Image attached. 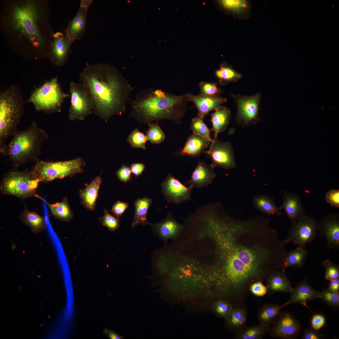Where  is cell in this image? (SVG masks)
Masks as SVG:
<instances>
[{
    "label": "cell",
    "instance_id": "6da1fadb",
    "mask_svg": "<svg viewBox=\"0 0 339 339\" xmlns=\"http://www.w3.org/2000/svg\"><path fill=\"white\" fill-rule=\"evenodd\" d=\"M269 222L260 216L246 220L229 217L218 227L223 247L216 286L234 305L244 304L251 284L282 268L288 241L280 239Z\"/></svg>",
    "mask_w": 339,
    "mask_h": 339
},
{
    "label": "cell",
    "instance_id": "7a4b0ae2",
    "mask_svg": "<svg viewBox=\"0 0 339 339\" xmlns=\"http://www.w3.org/2000/svg\"><path fill=\"white\" fill-rule=\"evenodd\" d=\"M0 30L8 47L27 60L47 57L54 33L48 0H2Z\"/></svg>",
    "mask_w": 339,
    "mask_h": 339
},
{
    "label": "cell",
    "instance_id": "3957f363",
    "mask_svg": "<svg viewBox=\"0 0 339 339\" xmlns=\"http://www.w3.org/2000/svg\"><path fill=\"white\" fill-rule=\"evenodd\" d=\"M79 78L90 96L93 111L100 118L106 122L111 116L126 111L133 89L117 68L107 63L86 62Z\"/></svg>",
    "mask_w": 339,
    "mask_h": 339
},
{
    "label": "cell",
    "instance_id": "277c9868",
    "mask_svg": "<svg viewBox=\"0 0 339 339\" xmlns=\"http://www.w3.org/2000/svg\"><path fill=\"white\" fill-rule=\"evenodd\" d=\"M188 95L189 93L177 95L160 89H146L131 101V116L140 123L168 119L179 124L186 112Z\"/></svg>",
    "mask_w": 339,
    "mask_h": 339
},
{
    "label": "cell",
    "instance_id": "5b68a950",
    "mask_svg": "<svg viewBox=\"0 0 339 339\" xmlns=\"http://www.w3.org/2000/svg\"><path fill=\"white\" fill-rule=\"evenodd\" d=\"M13 136L10 143L0 151L8 157L15 169L29 162H35L41 154L42 144L49 137L34 121L27 129L18 130Z\"/></svg>",
    "mask_w": 339,
    "mask_h": 339
},
{
    "label": "cell",
    "instance_id": "8992f818",
    "mask_svg": "<svg viewBox=\"0 0 339 339\" xmlns=\"http://www.w3.org/2000/svg\"><path fill=\"white\" fill-rule=\"evenodd\" d=\"M24 102L19 88L11 86L0 92V150L8 138L18 130L24 113Z\"/></svg>",
    "mask_w": 339,
    "mask_h": 339
},
{
    "label": "cell",
    "instance_id": "52a82bcc",
    "mask_svg": "<svg viewBox=\"0 0 339 339\" xmlns=\"http://www.w3.org/2000/svg\"><path fill=\"white\" fill-rule=\"evenodd\" d=\"M70 95L62 91L55 77L35 90L28 101L36 110L51 114L61 111L65 99Z\"/></svg>",
    "mask_w": 339,
    "mask_h": 339
},
{
    "label": "cell",
    "instance_id": "ba28073f",
    "mask_svg": "<svg viewBox=\"0 0 339 339\" xmlns=\"http://www.w3.org/2000/svg\"><path fill=\"white\" fill-rule=\"evenodd\" d=\"M30 171L33 176L40 182H46L81 173L83 171L84 161L79 157L58 162H48L38 159Z\"/></svg>",
    "mask_w": 339,
    "mask_h": 339
},
{
    "label": "cell",
    "instance_id": "9c48e42d",
    "mask_svg": "<svg viewBox=\"0 0 339 339\" xmlns=\"http://www.w3.org/2000/svg\"><path fill=\"white\" fill-rule=\"evenodd\" d=\"M34 178L30 171L13 169L3 176L0 185L1 193L16 196L22 200L37 196V189L40 182Z\"/></svg>",
    "mask_w": 339,
    "mask_h": 339
},
{
    "label": "cell",
    "instance_id": "30bf717a",
    "mask_svg": "<svg viewBox=\"0 0 339 339\" xmlns=\"http://www.w3.org/2000/svg\"><path fill=\"white\" fill-rule=\"evenodd\" d=\"M71 105L68 110L70 120H84L93 110L90 96L82 83L72 81L69 85Z\"/></svg>",
    "mask_w": 339,
    "mask_h": 339
},
{
    "label": "cell",
    "instance_id": "8fae6325",
    "mask_svg": "<svg viewBox=\"0 0 339 339\" xmlns=\"http://www.w3.org/2000/svg\"><path fill=\"white\" fill-rule=\"evenodd\" d=\"M319 222L313 217L304 214L290 227L287 238L289 243L305 247L312 242L318 232Z\"/></svg>",
    "mask_w": 339,
    "mask_h": 339
},
{
    "label": "cell",
    "instance_id": "7c38bea8",
    "mask_svg": "<svg viewBox=\"0 0 339 339\" xmlns=\"http://www.w3.org/2000/svg\"><path fill=\"white\" fill-rule=\"evenodd\" d=\"M237 107L236 120L244 126L255 125L259 120V111L261 99L259 93L247 96L231 94Z\"/></svg>",
    "mask_w": 339,
    "mask_h": 339
},
{
    "label": "cell",
    "instance_id": "4fadbf2b",
    "mask_svg": "<svg viewBox=\"0 0 339 339\" xmlns=\"http://www.w3.org/2000/svg\"><path fill=\"white\" fill-rule=\"evenodd\" d=\"M73 42L64 31L54 32L51 39L46 57L56 67L64 66L72 52L71 47Z\"/></svg>",
    "mask_w": 339,
    "mask_h": 339
},
{
    "label": "cell",
    "instance_id": "5bb4252c",
    "mask_svg": "<svg viewBox=\"0 0 339 339\" xmlns=\"http://www.w3.org/2000/svg\"><path fill=\"white\" fill-rule=\"evenodd\" d=\"M269 328L272 337L283 339L297 338L301 331V326L298 320L288 311L280 312Z\"/></svg>",
    "mask_w": 339,
    "mask_h": 339
},
{
    "label": "cell",
    "instance_id": "9a60e30c",
    "mask_svg": "<svg viewBox=\"0 0 339 339\" xmlns=\"http://www.w3.org/2000/svg\"><path fill=\"white\" fill-rule=\"evenodd\" d=\"M204 152L211 157V164L214 168L218 167L228 170L236 166L234 151L230 142H221L217 137L213 139L208 151Z\"/></svg>",
    "mask_w": 339,
    "mask_h": 339
},
{
    "label": "cell",
    "instance_id": "2e32d148",
    "mask_svg": "<svg viewBox=\"0 0 339 339\" xmlns=\"http://www.w3.org/2000/svg\"><path fill=\"white\" fill-rule=\"evenodd\" d=\"M163 194L169 202L179 204L191 199V189L169 174L161 183Z\"/></svg>",
    "mask_w": 339,
    "mask_h": 339
},
{
    "label": "cell",
    "instance_id": "e0dca14e",
    "mask_svg": "<svg viewBox=\"0 0 339 339\" xmlns=\"http://www.w3.org/2000/svg\"><path fill=\"white\" fill-rule=\"evenodd\" d=\"M320 235L326 238V247L330 250L339 249V215L330 213L325 215L319 223Z\"/></svg>",
    "mask_w": 339,
    "mask_h": 339
},
{
    "label": "cell",
    "instance_id": "ac0fdd59",
    "mask_svg": "<svg viewBox=\"0 0 339 339\" xmlns=\"http://www.w3.org/2000/svg\"><path fill=\"white\" fill-rule=\"evenodd\" d=\"M214 168L211 164L198 161V164L192 173L190 179L186 184L191 189L194 187L201 189L212 183L216 176Z\"/></svg>",
    "mask_w": 339,
    "mask_h": 339
},
{
    "label": "cell",
    "instance_id": "d6986e66",
    "mask_svg": "<svg viewBox=\"0 0 339 339\" xmlns=\"http://www.w3.org/2000/svg\"><path fill=\"white\" fill-rule=\"evenodd\" d=\"M189 101L193 102L198 111V116L202 119L209 112L215 110L227 101V99L219 95H207L199 94L195 95L189 93Z\"/></svg>",
    "mask_w": 339,
    "mask_h": 339
},
{
    "label": "cell",
    "instance_id": "ffe728a7",
    "mask_svg": "<svg viewBox=\"0 0 339 339\" xmlns=\"http://www.w3.org/2000/svg\"><path fill=\"white\" fill-rule=\"evenodd\" d=\"M281 207L284 210L288 218L293 223L305 214V210L302 203L300 197L294 192L284 191L282 204Z\"/></svg>",
    "mask_w": 339,
    "mask_h": 339
},
{
    "label": "cell",
    "instance_id": "44dd1931",
    "mask_svg": "<svg viewBox=\"0 0 339 339\" xmlns=\"http://www.w3.org/2000/svg\"><path fill=\"white\" fill-rule=\"evenodd\" d=\"M88 9L79 7L75 15L68 22L64 30L73 41L81 39L85 31Z\"/></svg>",
    "mask_w": 339,
    "mask_h": 339
},
{
    "label": "cell",
    "instance_id": "7402d4cb",
    "mask_svg": "<svg viewBox=\"0 0 339 339\" xmlns=\"http://www.w3.org/2000/svg\"><path fill=\"white\" fill-rule=\"evenodd\" d=\"M318 293L304 278L293 288L290 299L286 303L287 305L290 304H299L308 307L307 302L318 298Z\"/></svg>",
    "mask_w": 339,
    "mask_h": 339
},
{
    "label": "cell",
    "instance_id": "603a6c76",
    "mask_svg": "<svg viewBox=\"0 0 339 339\" xmlns=\"http://www.w3.org/2000/svg\"><path fill=\"white\" fill-rule=\"evenodd\" d=\"M282 269L273 272L266 280V287L269 294L277 292L291 293L293 290L289 280Z\"/></svg>",
    "mask_w": 339,
    "mask_h": 339
},
{
    "label": "cell",
    "instance_id": "cb8c5ba5",
    "mask_svg": "<svg viewBox=\"0 0 339 339\" xmlns=\"http://www.w3.org/2000/svg\"><path fill=\"white\" fill-rule=\"evenodd\" d=\"M102 182L101 176H96L84 188L80 191L79 195L81 203L87 209L94 210Z\"/></svg>",
    "mask_w": 339,
    "mask_h": 339
},
{
    "label": "cell",
    "instance_id": "d4e9b609",
    "mask_svg": "<svg viewBox=\"0 0 339 339\" xmlns=\"http://www.w3.org/2000/svg\"><path fill=\"white\" fill-rule=\"evenodd\" d=\"M210 143L207 139L193 132L189 137L184 147L179 153L181 155L198 157L208 147Z\"/></svg>",
    "mask_w": 339,
    "mask_h": 339
},
{
    "label": "cell",
    "instance_id": "484cf974",
    "mask_svg": "<svg viewBox=\"0 0 339 339\" xmlns=\"http://www.w3.org/2000/svg\"><path fill=\"white\" fill-rule=\"evenodd\" d=\"M247 312L244 304L233 305L232 310L225 317L229 328L236 333L245 327Z\"/></svg>",
    "mask_w": 339,
    "mask_h": 339
},
{
    "label": "cell",
    "instance_id": "4316f807",
    "mask_svg": "<svg viewBox=\"0 0 339 339\" xmlns=\"http://www.w3.org/2000/svg\"><path fill=\"white\" fill-rule=\"evenodd\" d=\"M211 117L215 138L218 133L223 132L228 127L231 118V110L227 107L221 105L215 110Z\"/></svg>",
    "mask_w": 339,
    "mask_h": 339
},
{
    "label": "cell",
    "instance_id": "83f0119b",
    "mask_svg": "<svg viewBox=\"0 0 339 339\" xmlns=\"http://www.w3.org/2000/svg\"><path fill=\"white\" fill-rule=\"evenodd\" d=\"M152 203V199L146 196L138 198L135 201V213L131 224L132 229L138 224L152 225L148 222L147 217L148 211Z\"/></svg>",
    "mask_w": 339,
    "mask_h": 339
},
{
    "label": "cell",
    "instance_id": "f1b7e54d",
    "mask_svg": "<svg viewBox=\"0 0 339 339\" xmlns=\"http://www.w3.org/2000/svg\"><path fill=\"white\" fill-rule=\"evenodd\" d=\"M287 305L286 303L282 305L265 304L259 309L257 318L259 323L269 326L276 319L282 308Z\"/></svg>",
    "mask_w": 339,
    "mask_h": 339
},
{
    "label": "cell",
    "instance_id": "f546056e",
    "mask_svg": "<svg viewBox=\"0 0 339 339\" xmlns=\"http://www.w3.org/2000/svg\"><path fill=\"white\" fill-rule=\"evenodd\" d=\"M308 255V252L305 247L299 246L296 248L290 250L284 259L282 269L286 270L287 268L293 267L302 268L304 267Z\"/></svg>",
    "mask_w": 339,
    "mask_h": 339
},
{
    "label": "cell",
    "instance_id": "4dcf8cb0",
    "mask_svg": "<svg viewBox=\"0 0 339 339\" xmlns=\"http://www.w3.org/2000/svg\"><path fill=\"white\" fill-rule=\"evenodd\" d=\"M254 207L260 211L268 215H275L281 216L282 208L278 207L273 198L268 195L264 194L255 196L253 199Z\"/></svg>",
    "mask_w": 339,
    "mask_h": 339
},
{
    "label": "cell",
    "instance_id": "1f68e13d",
    "mask_svg": "<svg viewBox=\"0 0 339 339\" xmlns=\"http://www.w3.org/2000/svg\"><path fill=\"white\" fill-rule=\"evenodd\" d=\"M19 218L24 224L30 228L34 234L40 233L46 229L44 218L35 212L30 211L26 208L20 215Z\"/></svg>",
    "mask_w": 339,
    "mask_h": 339
},
{
    "label": "cell",
    "instance_id": "d6a6232c",
    "mask_svg": "<svg viewBox=\"0 0 339 339\" xmlns=\"http://www.w3.org/2000/svg\"><path fill=\"white\" fill-rule=\"evenodd\" d=\"M46 202L52 214L56 218L66 222H68L72 219L73 213L66 197H64L60 202L53 204Z\"/></svg>",
    "mask_w": 339,
    "mask_h": 339
},
{
    "label": "cell",
    "instance_id": "836d02e7",
    "mask_svg": "<svg viewBox=\"0 0 339 339\" xmlns=\"http://www.w3.org/2000/svg\"><path fill=\"white\" fill-rule=\"evenodd\" d=\"M269 326L259 323L250 326H246L236 333V339H261L269 332Z\"/></svg>",
    "mask_w": 339,
    "mask_h": 339
},
{
    "label": "cell",
    "instance_id": "e575fe53",
    "mask_svg": "<svg viewBox=\"0 0 339 339\" xmlns=\"http://www.w3.org/2000/svg\"><path fill=\"white\" fill-rule=\"evenodd\" d=\"M153 227L160 236L165 239L175 235L181 228V227L176 221L169 217L153 225Z\"/></svg>",
    "mask_w": 339,
    "mask_h": 339
},
{
    "label": "cell",
    "instance_id": "d590c367",
    "mask_svg": "<svg viewBox=\"0 0 339 339\" xmlns=\"http://www.w3.org/2000/svg\"><path fill=\"white\" fill-rule=\"evenodd\" d=\"M221 85L227 84L232 82H236L242 78V75L235 71L231 67L226 65H221L220 68L215 72Z\"/></svg>",
    "mask_w": 339,
    "mask_h": 339
},
{
    "label": "cell",
    "instance_id": "8d00e7d4",
    "mask_svg": "<svg viewBox=\"0 0 339 339\" xmlns=\"http://www.w3.org/2000/svg\"><path fill=\"white\" fill-rule=\"evenodd\" d=\"M149 128L146 132L147 140L153 144H159L165 138L164 132L157 123L153 122L148 124Z\"/></svg>",
    "mask_w": 339,
    "mask_h": 339
},
{
    "label": "cell",
    "instance_id": "74e56055",
    "mask_svg": "<svg viewBox=\"0 0 339 339\" xmlns=\"http://www.w3.org/2000/svg\"><path fill=\"white\" fill-rule=\"evenodd\" d=\"M318 297L326 304L333 309L339 306V293L328 288H324L318 293Z\"/></svg>",
    "mask_w": 339,
    "mask_h": 339
},
{
    "label": "cell",
    "instance_id": "f35d334b",
    "mask_svg": "<svg viewBox=\"0 0 339 339\" xmlns=\"http://www.w3.org/2000/svg\"><path fill=\"white\" fill-rule=\"evenodd\" d=\"M191 129L193 132L209 140L211 143L213 140L210 136V130L203 121V119L198 117L191 120Z\"/></svg>",
    "mask_w": 339,
    "mask_h": 339
},
{
    "label": "cell",
    "instance_id": "ab89813d",
    "mask_svg": "<svg viewBox=\"0 0 339 339\" xmlns=\"http://www.w3.org/2000/svg\"><path fill=\"white\" fill-rule=\"evenodd\" d=\"M127 141L132 148L146 149V144L147 139L146 136L137 128L130 134Z\"/></svg>",
    "mask_w": 339,
    "mask_h": 339
},
{
    "label": "cell",
    "instance_id": "60d3db41",
    "mask_svg": "<svg viewBox=\"0 0 339 339\" xmlns=\"http://www.w3.org/2000/svg\"><path fill=\"white\" fill-rule=\"evenodd\" d=\"M219 2L224 8L236 13L244 11L247 6V2L245 0H224Z\"/></svg>",
    "mask_w": 339,
    "mask_h": 339
},
{
    "label": "cell",
    "instance_id": "b9f144b4",
    "mask_svg": "<svg viewBox=\"0 0 339 339\" xmlns=\"http://www.w3.org/2000/svg\"><path fill=\"white\" fill-rule=\"evenodd\" d=\"M322 265L326 269L325 278L326 280L330 281L339 278V266L338 264L328 259L322 262Z\"/></svg>",
    "mask_w": 339,
    "mask_h": 339
},
{
    "label": "cell",
    "instance_id": "7bdbcfd3",
    "mask_svg": "<svg viewBox=\"0 0 339 339\" xmlns=\"http://www.w3.org/2000/svg\"><path fill=\"white\" fill-rule=\"evenodd\" d=\"M233 306L232 304L228 301L219 299L215 302L213 309L218 315L225 318L231 312Z\"/></svg>",
    "mask_w": 339,
    "mask_h": 339
},
{
    "label": "cell",
    "instance_id": "ee69618b",
    "mask_svg": "<svg viewBox=\"0 0 339 339\" xmlns=\"http://www.w3.org/2000/svg\"><path fill=\"white\" fill-rule=\"evenodd\" d=\"M218 83H215L201 82L199 84L200 88V94L213 95H219L220 90L217 86Z\"/></svg>",
    "mask_w": 339,
    "mask_h": 339
},
{
    "label": "cell",
    "instance_id": "f6af8a7d",
    "mask_svg": "<svg viewBox=\"0 0 339 339\" xmlns=\"http://www.w3.org/2000/svg\"><path fill=\"white\" fill-rule=\"evenodd\" d=\"M119 219L109 213L108 211H104V214L102 218L103 224L112 231H115L119 227Z\"/></svg>",
    "mask_w": 339,
    "mask_h": 339
},
{
    "label": "cell",
    "instance_id": "bcb514c9",
    "mask_svg": "<svg viewBox=\"0 0 339 339\" xmlns=\"http://www.w3.org/2000/svg\"><path fill=\"white\" fill-rule=\"evenodd\" d=\"M325 199L331 206L339 207V190L332 189L326 194Z\"/></svg>",
    "mask_w": 339,
    "mask_h": 339
},
{
    "label": "cell",
    "instance_id": "7dc6e473",
    "mask_svg": "<svg viewBox=\"0 0 339 339\" xmlns=\"http://www.w3.org/2000/svg\"><path fill=\"white\" fill-rule=\"evenodd\" d=\"M250 291L253 294L258 297L264 295L267 292V289L261 281L255 282L251 285Z\"/></svg>",
    "mask_w": 339,
    "mask_h": 339
},
{
    "label": "cell",
    "instance_id": "c3c4849f",
    "mask_svg": "<svg viewBox=\"0 0 339 339\" xmlns=\"http://www.w3.org/2000/svg\"><path fill=\"white\" fill-rule=\"evenodd\" d=\"M132 173L131 168L124 165H122L116 172L117 176L119 180L125 183L130 180Z\"/></svg>",
    "mask_w": 339,
    "mask_h": 339
},
{
    "label": "cell",
    "instance_id": "681fc988",
    "mask_svg": "<svg viewBox=\"0 0 339 339\" xmlns=\"http://www.w3.org/2000/svg\"><path fill=\"white\" fill-rule=\"evenodd\" d=\"M326 323L325 316L320 314H314L311 320V328L318 331L323 327Z\"/></svg>",
    "mask_w": 339,
    "mask_h": 339
},
{
    "label": "cell",
    "instance_id": "f907efd6",
    "mask_svg": "<svg viewBox=\"0 0 339 339\" xmlns=\"http://www.w3.org/2000/svg\"><path fill=\"white\" fill-rule=\"evenodd\" d=\"M325 337L323 335L318 331L312 328L305 329L301 336L303 339H321Z\"/></svg>",
    "mask_w": 339,
    "mask_h": 339
},
{
    "label": "cell",
    "instance_id": "816d5d0a",
    "mask_svg": "<svg viewBox=\"0 0 339 339\" xmlns=\"http://www.w3.org/2000/svg\"><path fill=\"white\" fill-rule=\"evenodd\" d=\"M128 206L127 203L118 201L112 206L111 211L116 217L119 218L124 213Z\"/></svg>",
    "mask_w": 339,
    "mask_h": 339
},
{
    "label": "cell",
    "instance_id": "f5cc1de1",
    "mask_svg": "<svg viewBox=\"0 0 339 339\" xmlns=\"http://www.w3.org/2000/svg\"><path fill=\"white\" fill-rule=\"evenodd\" d=\"M145 168V165L142 163H132L131 166L132 173L137 177L141 175Z\"/></svg>",
    "mask_w": 339,
    "mask_h": 339
},
{
    "label": "cell",
    "instance_id": "db71d44e",
    "mask_svg": "<svg viewBox=\"0 0 339 339\" xmlns=\"http://www.w3.org/2000/svg\"><path fill=\"white\" fill-rule=\"evenodd\" d=\"M328 283V288L331 290L339 293V278L333 280Z\"/></svg>",
    "mask_w": 339,
    "mask_h": 339
},
{
    "label": "cell",
    "instance_id": "11a10c76",
    "mask_svg": "<svg viewBox=\"0 0 339 339\" xmlns=\"http://www.w3.org/2000/svg\"><path fill=\"white\" fill-rule=\"evenodd\" d=\"M93 2L92 0H81L79 7L88 9Z\"/></svg>",
    "mask_w": 339,
    "mask_h": 339
},
{
    "label": "cell",
    "instance_id": "9f6ffc18",
    "mask_svg": "<svg viewBox=\"0 0 339 339\" xmlns=\"http://www.w3.org/2000/svg\"><path fill=\"white\" fill-rule=\"evenodd\" d=\"M108 335L110 339H115L120 338V337L115 333L111 331H108Z\"/></svg>",
    "mask_w": 339,
    "mask_h": 339
}]
</instances>
